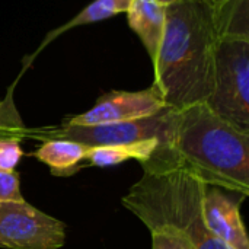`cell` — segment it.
<instances>
[{
	"label": "cell",
	"mask_w": 249,
	"mask_h": 249,
	"mask_svg": "<svg viewBox=\"0 0 249 249\" xmlns=\"http://www.w3.org/2000/svg\"><path fill=\"white\" fill-rule=\"evenodd\" d=\"M0 137H12L6 130H3V128H0Z\"/></svg>",
	"instance_id": "d6986e66"
},
{
	"label": "cell",
	"mask_w": 249,
	"mask_h": 249,
	"mask_svg": "<svg viewBox=\"0 0 249 249\" xmlns=\"http://www.w3.org/2000/svg\"><path fill=\"white\" fill-rule=\"evenodd\" d=\"M149 232L152 235V249H194L179 232L169 226L150 228Z\"/></svg>",
	"instance_id": "5bb4252c"
},
{
	"label": "cell",
	"mask_w": 249,
	"mask_h": 249,
	"mask_svg": "<svg viewBox=\"0 0 249 249\" xmlns=\"http://www.w3.org/2000/svg\"><path fill=\"white\" fill-rule=\"evenodd\" d=\"M149 160L181 166L207 187L249 196V131L219 117L206 102L175 109L168 140Z\"/></svg>",
	"instance_id": "6da1fadb"
},
{
	"label": "cell",
	"mask_w": 249,
	"mask_h": 249,
	"mask_svg": "<svg viewBox=\"0 0 249 249\" xmlns=\"http://www.w3.org/2000/svg\"><path fill=\"white\" fill-rule=\"evenodd\" d=\"M143 177L123 197V206L147 229L169 226L194 249H231L206 226L203 197L207 185L187 169L146 160Z\"/></svg>",
	"instance_id": "3957f363"
},
{
	"label": "cell",
	"mask_w": 249,
	"mask_h": 249,
	"mask_svg": "<svg viewBox=\"0 0 249 249\" xmlns=\"http://www.w3.org/2000/svg\"><path fill=\"white\" fill-rule=\"evenodd\" d=\"M203 217L209 231L231 249H249L239 203L222 188L207 187L203 197Z\"/></svg>",
	"instance_id": "ba28073f"
},
{
	"label": "cell",
	"mask_w": 249,
	"mask_h": 249,
	"mask_svg": "<svg viewBox=\"0 0 249 249\" xmlns=\"http://www.w3.org/2000/svg\"><path fill=\"white\" fill-rule=\"evenodd\" d=\"M130 28L140 38L149 57L155 61L166 23V6L156 0H131L127 9Z\"/></svg>",
	"instance_id": "9c48e42d"
},
{
	"label": "cell",
	"mask_w": 249,
	"mask_h": 249,
	"mask_svg": "<svg viewBox=\"0 0 249 249\" xmlns=\"http://www.w3.org/2000/svg\"><path fill=\"white\" fill-rule=\"evenodd\" d=\"M217 39L214 15L201 0H179L166 6L152 86L168 108L178 111L207 101Z\"/></svg>",
	"instance_id": "7a4b0ae2"
},
{
	"label": "cell",
	"mask_w": 249,
	"mask_h": 249,
	"mask_svg": "<svg viewBox=\"0 0 249 249\" xmlns=\"http://www.w3.org/2000/svg\"><path fill=\"white\" fill-rule=\"evenodd\" d=\"M156 1H159V3H162V4H165V6H169V4L177 3V1H179V0H156Z\"/></svg>",
	"instance_id": "ac0fdd59"
},
{
	"label": "cell",
	"mask_w": 249,
	"mask_h": 249,
	"mask_svg": "<svg viewBox=\"0 0 249 249\" xmlns=\"http://www.w3.org/2000/svg\"><path fill=\"white\" fill-rule=\"evenodd\" d=\"M175 109L165 108L159 114L147 118H140L134 121L102 124V125H67L39 128L35 133V139H67L83 143L86 146H112V144H128L144 140L156 139L163 144L171 133L172 120Z\"/></svg>",
	"instance_id": "5b68a950"
},
{
	"label": "cell",
	"mask_w": 249,
	"mask_h": 249,
	"mask_svg": "<svg viewBox=\"0 0 249 249\" xmlns=\"http://www.w3.org/2000/svg\"><path fill=\"white\" fill-rule=\"evenodd\" d=\"M66 225L23 201L0 203V248L61 249Z\"/></svg>",
	"instance_id": "8992f818"
},
{
	"label": "cell",
	"mask_w": 249,
	"mask_h": 249,
	"mask_svg": "<svg viewBox=\"0 0 249 249\" xmlns=\"http://www.w3.org/2000/svg\"><path fill=\"white\" fill-rule=\"evenodd\" d=\"M130 1L131 0H93L86 7H83L74 18H71L70 20H67L61 26L50 31L45 35V38L42 39V42L39 44V47L36 48V51L34 54H31L29 58L25 60V66H23V70L22 71H25L26 67H29L31 63L35 60V57L47 45H50L55 38H58L60 35L69 32L73 28H79V26H83V25H90V23H95V22H101V20L114 18L115 15L125 13L127 9H128V6H130Z\"/></svg>",
	"instance_id": "8fae6325"
},
{
	"label": "cell",
	"mask_w": 249,
	"mask_h": 249,
	"mask_svg": "<svg viewBox=\"0 0 249 249\" xmlns=\"http://www.w3.org/2000/svg\"><path fill=\"white\" fill-rule=\"evenodd\" d=\"M160 144L159 140H144L137 143L128 144H112V146H93L89 147L86 155V160L90 166L96 168H108L124 163L127 160H137L140 163L149 160L158 146Z\"/></svg>",
	"instance_id": "7c38bea8"
},
{
	"label": "cell",
	"mask_w": 249,
	"mask_h": 249,
	"mask_svg": "<svg viewBox=\"0 0 249 249\" xmlns=\"http://www.w3.org/2000/svg\"><path fill=\"white\" fill-rule=\"evenodd\" d=\"M18 137H0V171L12 172L23 158V150Z\"/></svg>",
	"instance_id": "9a60e30c"
},
{
	"label": "cell",
	"mask_w": 249,
	"mask_h": 249,
	"mask_svg": "<svg viewBox=\"0 0 249 249\" xmlns=\"http://www.w3.org/2000/svg\"><path fill=\"white\" fill-rule=\"evenodd\" d=\"M90 146L67 139H48L35 150L34 156L47 165L54 175L67 177L79 171L80 162L86 160Z\"/></svg>",
	"instance_id": "30bf717a"
},
{
	"label": "cell",
	"mask_w": 249,
	"mask_h": 249,
	"mask_svg": "<svg viewBox=\"0 0 249 249\" xmlns=\"http://www.w3.org/2000/svg\"><path fill=\"white\" fill-rule=\"evenodd\" d=\"M165 108H168L166 104L153 86L136 92L112 90L101 96L90 109L69 118L63 124L88 127L125 123L152 117Z\"/></svg>",
	"instance_id": "52a82bcc"
},
{
	"label": "cell",
	"mask_w": 249,
	"mask_h": 249,
	"mask_svg": "<svg viewBox=\"0 0 249 249\" xmlns=\"http://www.w3.org/2000/svg\"><path fill=\"white\" fill-rule=\"evenodd\" d=\"M204 4H207L210 9H212V12H213V15H214V19L222 13V10L226 7V4L231 1V0H201Z\"/></svg>",
	"instance_id": "e0dca14e"
},
{
	"label": "cell",
	"mask_w": 249,
	"mask_h": 249,
	"mask_svg": "<svg viewBox=\"0 0 249 249\" xmlns=\"http://www.w3.org/2000/svg\"><path fill=\"white\" fill-rule=\"evenodd\" d=\"M206 104L219 117L249 131V36H219Z\"/></svg>",
	"instance_id": "277c9868"
},
{
	"label": "cell",
	"mask_w": 249,
	"mask_h": 249,
	"mask_svg": "<svg viewBox=\"0 0 249 249\" xmlns=\"http://www.w3.org/2000/svg\"><path fill=\"white\" fill-rule=\"evenodd\" d=\"M214 20L219 36H249V0H231Z\"/></svg>",
	"instance_id": "4fadbf2b"
},
{
	"label": "cell",
	"mask_w": 249,
	"mask_h": 249,
	"mask_svg": "<svg viewBox=\"0 0 249 249\" xmlns=\"http://www.w3.org/2000/svg\"><path fill=\"white\" fill-rule=\"evenodd\" d=\"M16 171H0V203L23 201L20 194V179Z\"/></svg>",
	"instance_id": "2e32d148"
}]
</instances>
